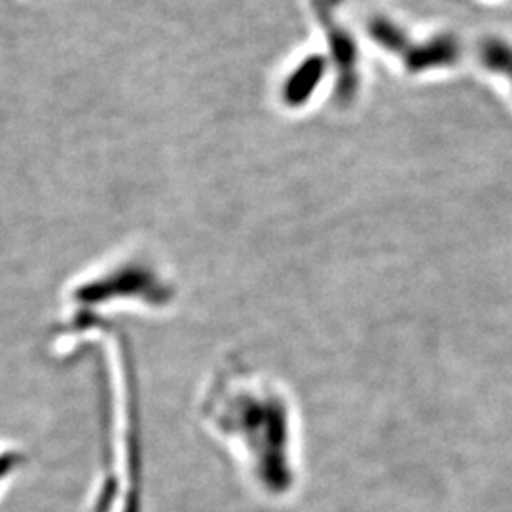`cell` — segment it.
Listing matches in <instances>:
<instances>
[{
  "label": "cell",
  "instance_id": "obj_1",
  "mask_svg": "<svg viewBox=\"0 0 512 512\" xmlns=\"http://www.w3.org/2000/svg\"><path fill=\"white\" fill-rule=\"evenodd\" d=\"M370 38L391 54L399 55L410 73L450 67L459 55L458 40L442 35L425 44H414L399 25L387 18H372L366 25Z\"/></svg>",
  "mask_w": 512,
  "mask_h": 512
},
{
  "label": "cell",
  "instance_id": "obj_2",
  "mask_svg": "<svg viewBox=\"0 0 512 512\" xmlns=\"http://www.w3.org/2000/svg\"><path fill=\"white\" fill-rule=\"evenodd\" d=\"M313 12L325 29L329 40L330 55L338 73L336 99L342 105H349L359 90V52L355 40L348 31L334 19L332 8L325 0H313Z\"/></svg>",
  "mask_w": 512,
  "mask_h": 512
},
{
  "label": "cell",
  "instance_id": "obj_3",
  "mask_svg": "<svg viewBox=\"0 0 512 512\" xmlns=\"http://www.w3.org/2000/svg\"><path fill=\"white\" fill-rule=\"evenodd\" d=\"M327 73V61L321 55L306 57L283 86V99L289 107H300L310 99Z\"/></svg>",
  "mask_w": 512,
  "mask_h": 512
},
{
  "label": "cell",
  "instance_id": "obj_4",
  "mask_svg": "<svg viewBox=\"0 0 512 512\" xmlns=\"http://www.w3.org/2000/svg\"><path fill=\"white\" fill-rule=\"evenodd\" d=\"M482 61L488 69L505 74L512 82V46L499 40H488L482 46Z\"/></svg>",
  "mask_w": 512,
  "mask_h": 512
},
{
  "label": "cell",
  "instance_id": "obj_5",
  "mask_svg": "<svg viewBox=\"0 0 512 512\" xmlns=\"http://www.w3.org/2000/svg\"><path fill=\"white\" fill-rule=\"evenodd\" d=\"M327 4H329L330 8H334V6H338L340 2H344V0H325Z\"/></svg>",
  "mask_w": 512,
  "mask_h": 512
}]
</instances>
